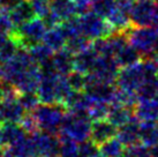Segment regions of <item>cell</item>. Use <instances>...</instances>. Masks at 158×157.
I'll return each instance as SVG.
<instances>
[{"label":"cell","instance_id":"obj_1","mask_svg":"<svg viewBox=\"0 0 158 157\" xmlns=\"http://www.w3.org/2000/svg\"><path fill=\"white\" fill-rule=\"evenodd\" d=\"M67 108L61 103H42L31 113L34 114L40 131L50 134H59L62 121L67 113Z\"/></svg>","mask_w":158,"mask_h":157},{"label":"cell","instance_id":"obj_2","mask_svg":"<svg viewBox=\"0 0 158 157\" xmlns=\"http://www.w3.org/2000/svg\"><path fill=\"white\" fill-rule=\"evenodd\" d=\"M48 28V27L46 26L43 19L36 16L31 19L30 21L24 22L22 24L15 27L10 36L16 39V42L21 48L29 49L36 44L43 42Z\"/></svg>","mask_w":158,"mask_h":157},{"label":"cell","instance_id":"obj_3","mask_svg":"<svg viewBox=\"0 0 158 157\" xmlns=\"http://www.w3.org/2000/svg\"><path fill=\"white\" fill-rule=\"evenodd\" d=\"M92 120L87 114H79L68 111L62 121L60 133L66 135L73 141L83 142L90 139Z\"/></svg>","mask_w":158,"mask_h":157},{"label":"cell","instance_id":"obj_4","mask_svg":"<svg viewBox=\"0 0 158 157\" xmlns=\"http://www.w3.org/2000/svg\"><path fill=\"white\" fill-rule=\"evenodd\" d=\"M127 38L141 57L148 58L158 40V30L156 27H132L127 32Z\"/></svg>","mask_w":158,"mask_h":157},{"label":"cell","instance_id":"obj_5","mask_svg":"<svg viewBox=\"0 0 158 157\" xmlns=\"http://www.w3.org/2000/svg\"><path fill=\"white\" fill-rule=\"evenodd\" d=\"M79 20L82 35L90 40L103 38L114 32L110 23L106 21V19L99 16L92 11L80 15Z\"/></svg>","mask_w":158,"mask_h":157},{"label":"cell","instance_id":"obj_6","mask_svg":"<svg viewBox=\"0 0 158 157\" xmlns=\"http://www.w3.org/2000/svg\"><path fill=\"white\" fill-rule=\"evenodd\" d=\"M157 8L155 0H135L129 14L133 27H152Z\"/></svg>","mask_w":158,"mask_h":157},{"label":"cell","instance_id":"obj_7","mask_svg":"<svg viewBox=\"0 0 158 157\" xmlns=\"http://www.w3.org/2000/svg\"><path fill=\"white\" fill-rule=\"evenodd\" d=\"M30 135L32 136V140L35 142L37 156L58 157L61 147V142L58 136L43 131H37Z\"/></svg>","mask_w":158,"mask_h":157},{"label":"cell","instance_id":"obj_8","mask_svg":"<svg viewBox=\"0 0 158 157\" xmlns=\"http://www.w3.org/2000/svg\"><path fill=\"white\" fill-rule=\"evenodd\" d=\"M26 116V110L18 97L0 98V124L14 122L20 124Z\"/></svg>","mask_w":158,"mask_h":157},{"label":"cell","instance_id":"obj_9","mask_svg":"<svg viewBox=\"0 0 158 157\" xmlns=\"http://www.w3.org/2000/svg\"><path fill=\"white\" fill-rule=\"evenodd\" d=\"M117 134H118V127L114 126L107 119L92 121L90 139L97 146H102L103 143H105L106 141L117 138Z\"/></svg>","mask_w":158,"mask_h":157},{"label":"cell","instance_id":"obj_10","mask_svg":"<svg viewBox=\"0 0 158 157\" xmlns=\"http://www.w3.org/2000/svg\"><path fill=\"white\" fill-rule=\"evenodd\" d=\"M27 134L28 133L21 127V125L14 122L0 124V147L8 148L9 146L18 142Z\"/></svg>","mask_w":158,"mask_h":157},{"label":"cell","instance_id":"obj_11","mask_svg":"<svg viewBox=\"0 0 158 157\" xmlns=\"http://www.w3.org/2000/svg\"><path fill=\"white\" fill-rule=\"evenodd\" d=\"M140 124L141 120L137 117H135L126 125L119 127L117 139L125 147L140 142Z\"/></svg>","mask_w":158,"mask_h":157},{"label":"cell","instance_id":"obj_12","mask_svg":"<svg viewBox=\"0 0 158 157\" xmlns=\"http://www.w3.org/2000/svg\"><path fill=\"white\" fill-rule=\"evenodd\" d=\"M51 61L58 74L67 76L74 70V54L67 49H62L53 53Z\"/></svg>","mask_w":158,"mask_h":157},{"label":"cell","instance_id":"obj_13","mask_svg":"<svg viewBox=\"0 0 158 157\" xmlns=\"http://www.w3.org/2000/svg\"><path fill=\"white\" fill-rule=\"evenodd\" d=\"M98 56L99 54L94 50L91 44L90 48L85 49L74 56V70H77L82 74L91 73Z\"/></svg>","mask_w":158,"mask_h":157},{"label":"cell","instance_id":"obj_14","mask_svg":"<svg viewBox=\"0 0 158 157\" xmlns=\"http://www.w3.org/2000/svg\"><path fill=\"white\" fill-rule=\"evenodd\" d=\"M135 117V111L132 106L123 104H111L107 120L119 128V127L126 125Z\"/></svg>","mask_w":158,"mask_h":157},{"label":"cell","instance_id":"obj_15","mask_svg":"<svg viewBox=\"0 0 158 157\" xmlns=\"http://www.w3.org/2000/svg\"><path fill=\"white\" fill-rule=\"evenodd\" d=\"M134 111L141 121H156L158 119V96L151 100H139Z\"/></svg>","mask_w":158,"mask_h":157},{"label":"cell","instance_id":"obj_16","mask_svg":"<svg viewBox=\"0 0 158 157\" xmlns=\"http://www.w3.org/2000/svg\"><path fill=\"white\" fill-rule=\"evenodd\" d=\"M67 39L68 37H67L66 32L62 29L61 24H59V26L48 28L44 38H43V43L46 44L53 52H57L59 50L66 48Z\"/></svg>","mask_w":158,"mask_h":157},{"label":"cell","instance_id":"obj_17","mask_svg":"<svg viewBox=\"0 0 158 157\" xmlns=\"http://www.w3.org/2000/svg\"><path fill=\"white\" fill-rule=\"evenodd\" d=\"M9 153L14 157H36L37 150H36L35 142L31 135H24L22 139H20L18 142L9 146L7 148Z\"/></svg>","mask_w":158,"mask_h":157},{"label":"cell","instance_id":"obj_18","mask_svg":"<svg viewBox=\"0 0 158 157\" xmlns=\"http://www.w3.org/2000/svg\"><path fill=\"white\" fill-rule=\"evenodd\" d=\"M9 13H10V18L13 20L15 27L36 18L35 12L31 7L29 0H21L19 4L9 8Z\"/></svg>","mask_w":158,"mask_h":157},{"label":"cell","instance_id":"obj_19","mask_svg":"<svg viewBox=\"0 0 158 157\" xmlns=\"http://www.w3.org/2000/svg\"><path fill=\"white\" fill-rule=\"evenodd\" d=\"M51 11L57 14L62 22L79 14L74 0H51Z\"/></svg>","mask_w":158,"mask_h":157},{"label":"cell","instance_id":"obj_20","mask_svg":"<svg viewBox=\"0 0 158 157\" xmlns=\"http://www.w3.org/2000/svg\"><path fill=\"white\" fill-rule=\"evenodd\" d=\"M140 57L141 54L129 44V42L126 45H123V48L114 54V59L118 62L120 68L127 67V66L134 65L136 62H139Z\"/></svg>","mask_w":158,"mask_h":157},{"label":"cell","instance_id":"obj_21","mask_svg":"<svg viewBox=\"0 0 158 157\" xmlns=\"http://www.w3.org/2000/svg\"><path fill=\"white\" fill-rule=\"evenodd\" d=\"M140 142L150 148L158 144V125L156 121H141Z\"/></svg>","mask_w":158,"mask_h":157},{"label":"cell","instance_id":"obj_22","mask_svg":"<svg viewBox=\"0 0 158 157\" xmlns=\"http://www.w3.org/2000/svg\"><path fill=\"white\" fill-rule=\"evenodd\" d=\"M28 51L30 53L32 60L35 61L36 64L38 65H43L44 62L51 60V58L53 56V51L51 49L48 48L46 44H44L43 42L40 44H36L34 46L28 49Z\"/></svg>","mask_w":158,"mask_h":157},{"label":"cell","instance_id":"obj_23","mask_svg":"<svg viewBox=\"0 0 158 157\" xmlns=\"http://www.w3.org/2000/svg\"><path fill=\"white\" fill-rule=\"evenodd\" d=\"M110 106L111 105L109 103L104 102V100L92 98L90 109L88 111L89 118L91 119L92 121H95V120H102V119H107V116H109V112H110Z\"/></svg>","mask_w":158,"mask_h":157},{"label":"cell","instance_id":"obj_24","mask_svg":"<svg viewBox=\"0 0 158 157\" xmlns=\"http://www.w3.org/2000/svg\"><path fill=\"white\" fill-rule=\"evenodd\" d=\"M125 149L126 147L117 138H113L99 146V150L103 157H119L123 155Z\"/></svg>","mask_w":158,"mask_h":157},{"label":"cell","instance_id":"obj_25","mask_svg":"<svg viewBox=\"0 0 158 157\" xmlns=\"http://www.w3.org/2000/svg\"><path fill=\"white\" fill-rule=\"evenodd\" d=\"M21 48L16 39L9 36L4 43L0 45V64H5L6 61L10 60L16 54L19 49Z\"/></svg>","mask_w":158,"mask_h":157},{"label":"cell","instance_id":"obj_26","mask_svg":"<svg viewBox=\"0 0 158 157\" xmlns=\"http://www.w3.org/2000/svg\"><path fill=\"white\" fill-rule=\"evenodd\" d=\"M117 8L115 0H95L91 2V11L99 16L107 19Z\"/></svg>","mask_w":158,"mask_h":157},{"label":"cell","instance_id":"obj_27","mask_svg":"<svg viewBox=\"0 0 158 157\" xmlns=\"http://www.w3.org/2000/svg\"><path fill=\"white\" fill-rule=\"evenodd\" d=\"M59 140L61 142L60 151L58 157H80L79 156V146L76 144L75 141L67 138L61 133H59Z\"/></svg>","mask_w":158,"mask_h":157},{"label":"cell","instance_id":"obj_28","mask_svg":"<svg viewBox=\"0 0 158 157\" xmlns=\"http://www.w3.org/2000/svg\"><path fill=\"white\" fill-rule=\"evenodd\" d=\"M91 44L92 42L89 38H87L85 36L77 35L67 39V44L65 49H67L69 52H72L75 56V54H77L79 52L83 51L85 49L90 48Z\"/></svg>","mask_w":158,"mask_h":157},{"label":"cell","instance_id":"obj_29","mask_svg":"<svg viewBox=\"0 0 158 157\" xmlns=\"http://www.w3.org/2000/svg\"><path fill=\"white\" fill-rule=\"evenodd\" d=\"M15 29L13 20L10 18L8 7H0V32L10 36Z\"/></svg>","mask_w":158,"mask_h":157},{"label":"cell","instance_id":"obj_30","mask_svg":"<svg viewBox=\"0 0 158 157\" xmlns=\"http://www.w3.org/2000/svg\"><path fill=\"white\" fill-rule=\"evenodd\" d=\"M123 155L126 157H151V149L142 142H137L126 147Z\"/></svg>","mask_w":158,"mask_h":157},{"label":"cell","instance_id":"obj_31","mask_svg":"<svg viewBox=\"0 0 158 157\" xmlns=\"http://www.w3.org/2000/svg\"><path fill=\"white\" fill-rule=\"evenodd\" d=\"M20 103L22 104L27 112H32L40 104V100L37 92H23L19 96Z\"/></svg>","mask_w":158,"mask_h":157},{"label":"cell","instance_id":"obj_32","mask_svg":"<svg viewBox=\"0 0 158 157\" xmlns=\"http://www.w3.org/2000/svg\"><path fill=\"white\" fill-rule=\"evenodd\" d=\"M101 154L99 146H97L91 139L85 140L79 144L80 157H96Z\"/></svg>","mask_w":158,"mask_h":157},{"label":"cell","instance_id":"obj_33","mask_svg":"<svg viewBox=\"0 0 158 157\" xmlns=\"http://www.w3.org/2000/svg\"><path fill=\"white\" fill-rule=\"evenodd\" d=\"M37 18L44 19L51 12V0H29Z\"/></svg>","mask_w":158,"mask_h":157},{"label":"cell","instance_id":"obj_34","mask_svg":"<svg viewBox=\"0 0 158 157\" xmlns=\"http://www.w3.org/2000/svg\"><path fill=\"white\" fill-rule=\"evenodd\" d=\"M70 87L75 91H82L85 88V74H82L77 70H73L70 74L67 75Z\"/></svg>","mask_w":158,"mask_h":157},{"label":"cell","instance_id":"obj_35","mask_svg":"<svg viewBox=\"0 0 158 157\" xmlns=\"http://www.w3.org/2000/svg\"><path fill=\"white\" fill-rule=\"evenodd\" d=\"M20 125H21V127H22L28 134H32V133H35V132L40 131L38 125H37V121H36L35 117H34V114L31 113V112L26 113V116H24V117L22 118V120L20 121Z\"/></svg>","mask_w":158,"mask_h":157},{"label":"cell","instance_id":"obj_36","mask_svg":"<svg viewBox=\"0 0 158 157\" xmlns=\"http://www.w3.org/2000/svg\"><path fill=\"white\" fill-rule=\"evenodd\" d=\"M76 8H77V13L79 15L89 12V9H91V0H74Z\"/></svg>","mask_w":158,"mask_h":157},{"label":"cell","instance_id":"obj_37","mask_svg":"<svg viewBox=\"0 0 158 157\" xmlns=\"http://www.w3.org/2000/svg\"><path fill=\"white\" fill-rule=\"evenodd\" d=\"M148 58H151V59H154L156 62H158V40H157V43H156V45H155L152 53H151Z\"/></svg>","mask_w":158,"mask_h":157},{"label":"cell","instance_id":"obj_38","mask_svg":"<svg viewBox=\"0 0 158 157\" xmlns=\"http://www.w3.org/2000/svg\"><path fill=\"white\" fill-rule=\"evenodd\" d=\"M151 157H158V144L151 147Z\"/></svg>","mask_w":158,"mask_h":157},{"label":"cell","instance_id":"obj_39","mask_svg":"<svg viewBox=\"0 0 158 157\" xmlns=\"http://www.w3.org/2000/svg\"><path fill=\"white\" fill-rule=\"evenodd\" d=\"M1 65V64H0ZM2 83H4V81H2V70H1V66H0V90H1V88H2Z\"/></svg>","mask_w":158,"mask_h":157},{"label":"cell","instance_id":"obj_40","mask_svg":"<svg viewBox=\"0 0 158 157\" xmlns=\"http://www.w3.org/2000/svg\"><path fill=\"white\" fill-rule=\"evenodd\" d=\"M2 157H14V156L10 153H9L7 149H5V154H4V156H2Z\"/></svg>","mask_w":158,"mask_h":157},{"label":"cell","instance_id":"obj_41","mask_svg":"<svg viewBox=\"0 0 158 157\" xmlns=\"http://www.w3.org/2000/svg\"><path fill=\"white\" fill-rule=\"evenodd\" d=\"M5 5H6V0H0V7H2V6L5 7Z\"/></svg>","mask_w":158,"mask_h":157},{"label":"cell","instance_id":"obj_42","mask_svg":"<svg viewBox=\"0 0 158 157\" xmlns=\"http://www.w3.org/2000/svg\"><path fill=\"white\" fill-rule=\"evenodd\" d=\"M96 157H103V156H102V154H99V155H98V156H96Z\"/></svg>","mask_w":158,"mask_h":157},{"label":"cell","instance_id":"obj_43","mask_svg":"<svg viewBox=\"0 0 158 157\" xmlns=\"http://www.w3.org/2000/svg\"><path fill=\"white\" fill-rule=\"evenodd\" d=\"M119 157H126V156H125V155H121V156H119Z\"/></svg>","mask_w":158,"mask_h":157},{"label":"cell","instance_id":"obj_44","mask_svg":"<svg viewBox=\"0 0 158 157\" xmlns=\"http://www.w3.org/2000/svg\"><path fill=\"white\" fill-rule=\"evenodd\" d=\"M156 124H157V125H158V119H157V120H156Z\"/></svg>","mask_w":158,"mask_h":157},{"label":"cell","instance_id":"obj_45","mask_svg":"<svg viewBox=\"0 0 158 157\" xmlns=\"http://www.w3.org/2000/svg\"><path fill=\"white\" fill-rule=\"evenodd\" d=\"M155 1H156V2H157V4H158V0H155Z\"/></svg>","mask_w":158,"mask_h":157},{"label":"cell","instance_id":"obj_46","mask_svg":"<svg viewBox=\"0 0 158 157\" xmlns=\"http://www.w3.org/2000/svg\"><path fill=\"white\" fill-rule=\"evenodd\" d=\"M0 96H1V90H0Z\"/></svg>","mask_w":158,"mask_h":157},{"label":"cell","instance_id":"obj_47","mask_svg":"<svg viewBox=\"0 0 158 157\" xmlns=\"http://www.w3.org/2000/svg\"><path fill=\"white\" fill-rule=\"evenodd\" d=\"M36 157H42V156H36Z\"/></svg>","mask_w":158,"mask_h":157}]
</instances>
